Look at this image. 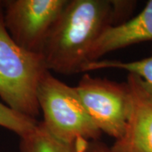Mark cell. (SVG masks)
<instances>
[{
  "label": "cell",
  "mask_w": 152,
  "mask_h": 152,
  "mask_svg": "<svg viewBox=\"0 0 152 152\" xmlns=\"http://www.w3.org/2000/svg\"><path fill=\"white\" fill-rule=\"evenodd\" d=\"M135 5L126 0H69L41 53L47 69L61 75L81 73L98 38L126 21Z\"/></svg>",
  "instance_id": "cell-1"
},
{
  "label": "cell",
  "mask_w": 152,
  "mask_h": 152,
  "mask_svg": "<svg viewBox=\"0 0 152 152\" xmlns=\"http://www.w3.org/2000/svg\"><path fill=\"white\" fill-rule=\"evenodd\" d=\"M47 71L42 55L22 48L7 31L0 1V98L16 113L37 119V87Z\"/></svg>",
  "instance_id": "cell-2"
},
{
  "label": "cell",
  "mask_w": 152,
  "mask_h": 152,
  "mask_svg": "<svg viewBox=\"0 0 152 152\" xmlns=\"http://www.w3.org/2000/svg\"><path fill=\"white\" fill-rule=\"evenodd\" d=\"M42 124L51 135L65 143L99 140L102 132L83 106L75 87L47 71L37 87Z\"/></svg>",
  "instance_id": "cell-3"
},
{
  "label": "cell",
  "mask_w": 152,
  "mask_h": 152,
  "mask_svg": "<svg viewBox=\"0 0 152 152\" xmlns=\"http://www.w3.org/2000/svg\"><path fill=\"white\" fill-rule=\"evenodd\" d=\"M75 89L102 133L113 137L115 140L124 135L132 107L127 82L118 83L86 74Z\"/></svg>",
  "instance_id": "cell-4"
},
{
  "label": "cell",
  "mask_w": 152,
  "mask_h": 152,
  "mask_svg": "<svg viewBox=\"0 0 152 152\" xmlns=\"http://www.w3.org/2000/svg\"><path fill=\"white\" fill-rule=\"evenodd\" d=\"M69 0L3 1L4 22L12 39L28 52L41 54L49 34Z\"/></svg>",
  "instance_id": "cell-5"
},
{
  "label": "cell",
  "mask_w": 152,
  "mask_h": 152,
  "mask_svg": "<svg viewBox=\"0 0 152 152\" xmlns=\"http://www.w3.org/2000/svg\"><path fill=\"white\" fill-rule=\"evenodd\" d=\"M132 107L124 135L110 147L113 152H152V85L128 74Z\"/></svg>",
  "instance_id": "cell-6"
},
{
  "label": "cell",
  "mask_w": 152,
  "mask_h": 152,
  "mask_svg": "<svg viewBox=\"0 0 152 152\" xmlns=\"http://www.w3.org/2000/svg\"><path fill=\"white\" fill-rule=\"evenodd\" d=\"M150 41L152 42V0L148 1L136 16L107 28L92 46L88 64L101 60L116 50Z\"/></svg>",
  "instance_id": "cell-7"
},
{
  "label": "cell",
  "mask_w": 152,
  "mask_h": 152,
  "mask_svg": "<svg viewBox=\"0 0 152 152\" xmlns=\"http://www.w3.org/2000/svg\"><path fill=\"white\" fill-rule=\"evenodd\" d=\"M88 141L65 143L51 135L42 122L31 133L20 137V152H82Z\"/></svg>",
  "instance_id": "cell-8"
},
{
  "label": "cell",
  "mask_w": 152,
  "mask_h": 152,
  "mask_svg": "<svg viewBox=\"0 0 152 152\" xmlns=\"http://www.w3.org/2000/svg\"><path fill=\"white\" fill-rule=\"evenodd\" d=\"M102 69H118L128 71L129 74H134L142 78L145 81L152 85V53L149 57L130 62L118 60H98L86 64L83 69V72Z\"/></svg>",
  "instance_id": "cell-9"
},
{
  "label": "cell",
  "mask_w": 152,
  "mask_h": 152,
  "mask_svg": "<svg viewBox=\"0 0 152 152\" xmlns=\"http://www.w3.org/2000/svg\"><path fill=\"white\" fill-rule=\"evenodd\" d=\"M38 123L37 119L16 113L0 102V127L16 134L20 138L32 132Z\"/></svg>",
  "instance_id": "cell-10"
},
{
  "label": "cell",
  "mask_w": 152,
  "mask_h": 152,
  "mask_svg": "<svg viewBox=\"0 0 152 152\" xmlns=\"http://www.w3.org/2000/svg\"><path fill=\"white\" fill-rule=\"evenodd\" d=\"M82 152H113L111 148L107 146L105 144L98 141L87 142L86 145Z\"/></svg>",
  "instance_id": "cell-11"
}]
</instances>
